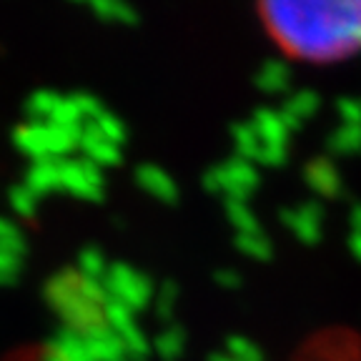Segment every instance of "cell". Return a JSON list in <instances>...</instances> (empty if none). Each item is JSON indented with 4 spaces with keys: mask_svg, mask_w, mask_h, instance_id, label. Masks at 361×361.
I'll use <instances>...</instances> for the list:
<instances>
[{
    "mask_svg": "<svg viewBox=\"0 0 361 361\" xmlns=\"http://www.w3.org/2000/svg\"><path fill=\"white\" fill-rule=\"evenodd\" d=\"M314 183L319 188H324V191H331V188L336 186V176H334L331 169H326V166H324V173H316L314 176Z\"/></svg>",
    "mask_w": 361,
    "mask_h": 361,
    "instance_id": "cell-3",
    "label": "cell"
},
{
    "mask_svg": "<svg viewBox=\"0 0 361 361\" xmlns=\"http://www.w3.org/2000/svg\"><path fill=\"white\" fill-rule=\"evenodd\" d=\"M354 251L359 254V259H361V233H356V236H354Z\"/></svg>",
    "mask_w": 361,
    "mask_h": 361,
    "instance_id": "cell-4",
    "label": "cell"
},
{
    "mask_svg": "<svg viewBox=\"0 0 361 361\" xmlns=\"http://www.w3.org/2000/svg\"><path fill=\"white\" fill-rule=\"evenodd\" d=\"M361 146V126L346 123L344 128L336 133V148L338 151H354Z\"/></svg>",
    "mask_w": 361,
    "mask_h": 361,
    "instance_id": "cell-2",
    "label": "cell"
},
{
    "mask_svg": "<svg viewBox=\"0 0 361 361\" xmlns=\"http://www.w3.org/2000/svg\"><path fill=\"white\" fill-rule=\"evenodd\" d=\"M264 28L291 58L331 63L361 48V0L264 3Z\"/></svg>",
    "mask_w": 361,
    "mask_h": 361,
    "instance_id": "cell-1",
    "label": "cell"
}]
</instances>
